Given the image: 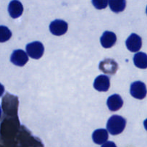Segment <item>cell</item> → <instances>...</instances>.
Instances as JSON below:
<instances>
[{
  "label": "cell",
  "instance_id": "obj_1",
  "mask_svg": "<svg viewBox=\"0 0 147 147\" xmlns=\"http://www.w3.org/2000/svg\"><path fill=\"white\" fill-rule=\"evenodd\" d=\"M126 121L122 116L114 115L107 122V129L111 134L117 135L121 133L126 127Z\"/></svg>",
  "mask_w": 147,
  "mask_h": 147
},
{
  "label": "cell",
  "instance_id": "obj_9",
  "mask_svg": "<svg viewBox=\"0 0 147 147\" xmlns=\"http://www.w3.org/2000/svg\"><path fill=\"white\" fill-rule=\"evenodd\" d=\"M116 42V35L110 31H106L103 32L100 37V43L105 48H110L113 47Z\"/></svg>",
  "mask_w": 147,
  "mask_h": 147
},
{
  "label": "cell",
  "instance_id": "obj_14",
  "mask_svg": "<svg viewBox=\"0 0 147 147\" xmlns=\"http://www.w3.org/2000/svg\"><path fill=\"white\" fill-rule=\"evenodd\" d=\"M108 3L112 11L114 12H120L124 10L126 2L125 0H110Z\"/></svg>",
  "mask_w": 147,
  "mask_h": 147
},
{
  "label": "cell",
  "instance_id": "obj_16",
  "mask_svg": "<svg viewBox=\"0 0 147 147\" xmlns=\"http://www.w3.org/2000/svg\"><path fill=\"white\" fill-rule=\"evenodd\" d=\"M94 7L98 9H102L107 7L108 1L106 0H94L92 1Z\"/></svg>",
  "mask_w": 147,
  "mask_h": 147
},
{
  "label": "cell",
  "instance_id": "obj_5",
  "mask_svg": "<svg viewBox=\"0 0 147 147\" xmlns=\"http://www.w3.org/2000/svg\"><path fill=\"white\" fill-rule=\"evenodd\" d=\"M67 23L61 20H55L50 24V30L54 35H63L67 30Z\"/></svg>",
  "mask_w": 147,
  "mask_h": 147
},
{
  "label": "cell",
  "instance_id": "obj_7",
  "mask_svg": "<svg viewBox=\"0 0 147 147\" xmlns=\"http://www.w3.org/2000/svg\"><path fill=\"white\" fill-rule=\"evenodd\" d=\"M11 62L17 66H24L28 62L27 53L22 50H14L11 55Z\"/></svg>",
  "mask_w": 147,
  "mask_h": 147
},
{
  "label": "cell",
  "instance_id": "obj_19",
  "mask_svg": "<svg viewBox=\"0 0 147 147\" xmlns=\"http://www.w3.org/2000/svg\"><path fill=\"white\" fill-rule=\"evenodd\" d=\"M1 108H0V116H1Z\"/></svg>",
  "mask_w": 147,
  "mask_h": 147
},
{
  "label": "cell",
  "instance_id": "obj_13",
  "mask_svg": "<svg viewBox=\"0 0 147 147\" xmlns=\"http://www.w3.org/2000/svg\"><path fill=\"white\" fill-rule=\"evenodd\" d=\"M134 63L137 67L146 69L147 67V55L144 53H137L134 57Z\"/></svg>",
  "mask_w": 147,
  "mask_h": 147
},
{
  "label": "cell",
  "instance_id": "obj_11",
  "mask_svg": "<svg viewBox=\"0 0 147 147\" xmlns=\"http://www.w3.org/2000/svg\"><path fill=\"white\" fill-rule=\"evenodd\" d=\"M9 14L12 18L20 17L23 12V6L21 2L17 0L11 1L8 7Z\"/></svg>",
  "mask_w": 147,
  "mask_h": 147
},
{
  "label": "cell",
  "instance_id": "obj_12",
  "mask_svg": "<svg viewBox=\"0 0 147 147\" xmlns=\"http://www.w3.org/2000/svg\"><path fill=\"white\" fill-rule=\"evenodd\" d=\"M93 140L97 144H102L106 143L109 138V133L106 129H97L93 134Z\"/></svg>",
  "mask_w": 147,
  "mask_h": 147
},
{
  "label": "cell",
  "instance_id": "obj_6",
  "mask_svg": "<svg viewBox=\"0 0 147 147\" xmlns=\"http://www.w3.org/2000/svg\"><path fill=\"white\" fill-rule=\"evenodd\" d=\"M126 47L131 52H137L141 49L142 45V38L138 34L133 33L127 38L126 41Z\"/></svg>",
  "mask_w": 147,
  "mask_h": 147
},
{
  "label": "cell",
  "instance_id": "obj_4",
  "mask_svg": "<svg viewBox=\"0 0 147 147\" xmlns=\"http://www.w3.org/2000/svg\"><path fill=\"white\" fill-rule=\"evenodd\" d=\"M130 92L134 98L137 99L144 98L146 95V85L141 81L134 82L131 86Z\"/></svg>",
  "mask_w": 147,
  "mask_h": 147
},
{
  "label": "cell",
  "instance_id": "obj_3",
  "mask_svg": "<svg viewBox=\"0 0 147 147\" xmlns=\"http://www.w3.org/2000/svg\"><path fill=\"white\" fill-rule=\"evenodd\" d=\"M119 65L113 59L107 58L102 60L99 64V69L103 73L109 75H113L116 73Z\"/></svg>",
  "mask_w": 147,
  "mask_h": 147
},
{
  "label": "cell",
  "instance_id": "obj_18",
  "mask_svg": "<svg viewBox=\"0 0 147 147\" xmlns=\"http://www.w3.org/2000/svg\"><path fill=\"white\" fill-rule=\"evenodd\" d=\"M4 86H2V85L0 83V96H1L3 95V93H4Z\"/></svg>",
  "mask_w": 147,
  "mask_h": 147
},
{
  "label": "cell",
  "instance_id": "obj_8",
  "mask_svg": "<svg viewBox=\"0 0 147 147\" xmlns=\"http://www.w3.org/2000/svg\"><path fill=\"white\" fill-rule=\"evenodd\" d=\"M93 86L96 90L100 92L107 91L110 87V80L107 76L100 75L94 80Z\"/></svg>",
  "mask_w": 147,
  "mask_h": 147
},
{
  "label": "cell",
  "instance_id": "obj_2",
  "mask_svg": "<svg viewBox=\"0 0 147 147\" xmlns=\"http://www.w3.org/2000/svg\"><path fill=\"white\" fill-rule=\"evenodd\" d=\"M26 50L32 58L39 59L44 53V46L40 42H32L26 46Z\"/></svg>",
  "mask_w": 147,
  "mask_h": 147
},
{
  "label": "cell",
  "instance_id": "obj_17",
  "mask_svg": "<svg viewBox=\"0 0 147 147\" xmlns=\"http://www.w3.org/2000/svg\"><path fill=\"white\" fill-rule=\"evenodd\" d=\"M101 147H116V144H115L113 142H106V143H104L103 144V146Z\"/></svg>",
  "mask_w": 147,
  "mask_h": 147
},
{
  "label": "cell",
  "instance_id": "obj_15",
  "mask_svg": "<svg viewBox=\"0 0 147 147\" xmlns=\"http://www.w3.org/2000/svg\"><path fill=\"white\" fill-rule=\"evenodd\" d=\"M11 37V32L8 27L0 26V42H4L9 40Z\"/></svg>",
  "mask_w": 147,
  "mask_h": 147
},
{
  "label": "cell",
  "instance_id": "obj_10",
  "mask_svg": "<svg viewBox=\"0 0 147 147\" xmlns=\"http://www.w3.org/2000/svg\"><path fill=\"white\" fill-rule=\"evenodd\" d=\"M123 101L121 97L118 94H114L111 96L107 100V106L110 111H116L122 107Z\"/></svg>",
  "mask_w": 147,
  "mask_h": 147
}]
</instances>
